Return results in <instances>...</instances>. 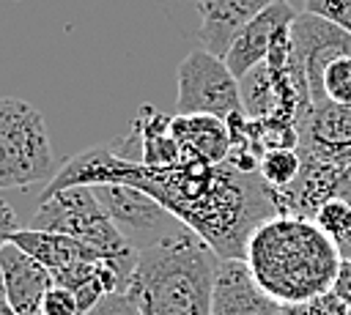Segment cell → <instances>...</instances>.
I'll list each match as a JSON object with an SVG mask.
<instances>
[{"instance_id":"obj_24","label":"cell","mask_w":351,"mask_h":315,"mask_svg":"<svg viewBox=\"0 0 351 315\" xmlns=\"http://www.w3.org/2000/svg\"><path fill=\"white\" fill-rule=\"evenodd\" d=\"M19 219H16V211L0 197V249L11 244V238L19 233Z\"/></svg>"},{"instance_id":"obj_11","label":"cell","mask_w":351,"mask_h":315,"mask_svg":"<svg viewBox=\"0 0 351 315\" xmlns=\"http://www.w3.org/2000/svg\"><path fill=\"white\" fill-rule=\"evenodd\" d=\"M211 315H282V304L255 285L241 257H225L217 268Z\"/></svg>"},{"instance_id":"obj_15","label":"cell","mask_w":351,"mask_h":315,"mask_svg":"<svg viewBox=\"0 0 351 315\" xmlns=\"http://www.w3.org/2000/svg\"><path fill=\"white\" fill-rule=\"evenodd\" d=\"M173 137L178 140L181 159H195L206 164H222L230 153L228 123L203 112H178L170 118Z\"/></svg>"},{"instance_id":"obj_10","label":"cell","mask_w":351,"mask_h":315,"mask_svg":"<svg viewBox=\"0 0 351 315\" xmlns=\"http://www.w3.org/2000/svg\"><path fill=\"white\" fill-rule=\"evenodd\" d=\"M170 118L173 115H165L145 104L134 115L129 137H123L121 142H110L112 151L123 159L143 162L145 167H170L181 162V148L178 140L173 137Z\"/></svg>"},{"instance_id":"obj_18","label":"cell","mask_w":351,"mask_h":315,"mask_svg":"<svg viewBox=\"0 0 351 315\" xmlns=\"http://www.w3.org/2000/svg\"><path fill=\"white\" fill-rule=\"evenodd\" d=\"M324 99L335 104H351V55L335 58L324 71Z\"/></svg>"},{"instance_id":"obj_4","label":"cell","mask_w":351,"mask_h":315,"mask_svg":"<svg viewBox=\"0 0 351 315\" xmlns=\"http://www.w3.org/2000/svg\"><path fill=\"white\" fill-rule=\"evenodd\" d=\"M55 173L44 115L25 99L0 96V189L49 184Z\"/></svg>"},{"instance_id":"obj_9","label":"cell","mask_w":351,"mask_h":315,"mask_svg":"<svg viewBox=\"0 0 351 315\" xmlns=\"http://www.w3.org/2000/svg\"><path fill=\"white\" fill-rule=\"evenodd\" d=\"M299 156L348 170L351 167V104H335V101L313 104L307 118L299 126Z\"/></svg>"},{"instance_id":"obj_19","label":"cell","mask_w":351,"mask_h":315,"mask_svg":"<svg viewBox=\"0 0 351 315\" xmlns=\"http://www.w3.org/2000/svg\"><path fill=\"white\" fill-rule=\"evenodd\" d=\"M304 11L351 33V0H304Z\"/></svg>"},{"instance_id":"obj_3","label":"cell","mask_w":351,"mask_h":315,"mask_svg":"<svg viewBox=\"0 0 351 315\" xmlns=\"http://www.w3.org/2000/svg\"><path fill=\"white\" fill-rule=\"evenodd\" d=\"M219 255L189 227L137 249L126 293L143 315H211Z\"/></svg>"},{"instance_id":"obj_13","label":"cell","mask_w":351,"mask_h":315,"mask_svg":"<svg viewBox=\"0 0 351 315\" xmlns=\"http://www.w3.org/2000/svg\"><path fill=\"white\" fill-rule=\"evenodd\" d=\"M0 268L5 282V301L19 315H41V301L55 285L47 266H41L16 244H8L0 249Z\"/></svg>"},{"instance_id":"obj_23","label":"cell","mask_w":351,"mask_h":315,"mask_svg":"<svg viewBox=\"0 0 351 315\" xmlns=\"http://www.w3.org/2000/svg\"><path fill=\"white\" fill-rule=\"evenodd\" d=\"M332 293L351 310V257H343L340 266H337V274H335V285H332Z\"/></svg>"},{"instance_id":"obj_5","label":"cell","mask_w":351,"mask_h":315,"mask_svg":"<svg viewBox=\"0 0 351 315\" xmlns=\"http://www.w3.org/2000/svg\"><path fill=\"white\" fill-rule=\"evenodd\" d=\"M30 227L71 236L121 263L134 266L137 260V249L123 238V233L107 216L90 186H66L47 197H38V208L33 214Z\"/></svg>"},{"instance_id":"obj_2","label":"cell","mask_w":351,"mask_h":315,"mask_svg":"<svg viewBox=\"0 0 351 315\" xmlns=\"http://www.w3.org/2000/svg\"><path fill=\"white\" fill-rule=\"evenodd\" d=\"M340 260L335 241L313 219L293 214L269 216L244 247V263L255 285L282 307L332 293Z\"/></svg>"},{"instance_id":"obj_21","label":"cell","mask_w":351,"mask_h":315,"mask_svg":"<svg viewBox=\"0 0 351 315\" xmlns=\"http://www.w3.org/2000/svg\"><path fill=\"white\" fill-rule=\"evenodd\" d=\"M41 315H80V307H77V299L69 288H60V285H52L41 301Z\"/></svg>"},{"instance_id":"obj_28","label":"cell","mask_w":351,"mask_h":315,"mask_svg":"<svg viewBox=\"0 0 351 315\" xmlns=\"http://www.w3.org/2000/svg\"><path fill=\"white\" fill-rule=\"evenodd\" d=\"M346 315H351V310H348V312H346Z\"/></svg>"},{"instance_id":"obj_17","label":"cell","mask_w":351,"mask_h":315,"mask_svg":"<svg viewBox=\"0 0 351 315\" xmlns=\"http://www.w3.org/2000/svg\"><path fill=\"white\" fill-rule=\"evenodd\" d=\"M302 170V156L293 148H277V151H266L258 167V175L263 178L266 186L271 189H285L296 181Z\"/></svg>"},{"instance_id":"obj_22","label":"cell","mask_w":351,"mask_h":315,"mask_svg":"<svg viewBox=\"0 0 351 315\" xmlns=\"http://www.w3.org/2000/svg\"><path fill=\"white\" fill-rule=\"evenodd\" d=\"M85 315H143V310H140V304L129 293H107Z\"/></svg>"},{"instance_id":"obj_25","label":"cell","mask_w":351,"mask_h":315,"mask_svg":"<svg viewBox=\"0 0 351 315\" xmlns=\"http://www.w3.org/2000/svg\"><path fill=\"white\" fill-rule=\"evenodd\" d=\"M337 197H343L346 203H351V167L343 173V181H340V189H337Z\"/></svg>"},{"instance_id":"obj_27","label":"cell","mask_w":351,"mask_h":315,"mask_svg":"<svg viewBox=\"0 0 351 315\" xmlns=\"http://www.w3.org/2000/svg\"><path fill=\"white\" fill-rule=\"evenodd\" d=\"M0 301H5V282H3V268H0Z\"/></svg>"},{"instance_id":"obj_16","label":"cell","mask_w":351,"mask_h":315,"mask_svg":"<svg viewBox=\"0 0 351 315\" xmlns=\"http://www.w3.org/2000/svg\"><path fill=\"white\" fill-rule=\"evenodd\" d=\"M313 222L321 233H326L335 241L343 257H351V203H346L343 197H332L318 208Z\"/></svg>"},{"instance_id":"obj_6","label":"cell","mask_w":351,"mask_h":315,"mask_svg":"<svg viewBox=\"0 0 351 315\" xmlns=\"http://www.w3.org/2000/svg\"><path fill=\"white\" fill-rule=\"evenodd\" d=\"M178 110L203 112L214 118H230L241 110L239 77L228 68L225 58H217L206 49H192L178 63Z\"/></svg>"},{"instance_id":"obj_20","label":"cell","mask_w":351,"mask_h":315,"mask_svg":"<svg viewBox=\"0 0 351 315\" xmlns=\"http://www.w3.org/2000/svg\"><path fill=\"white\" fill-rule=\"evenodd\" d=\"M346 312H348V307L335 293H324V296L304 301V304L282 307V315H346Z\"/></svg>"},{"instance_id":"obj_26","label":"cell","mask_w":351,"mask_h":315,"mask_svg":"<svg viewBox=\"0 0 351 315\" xmlns=\"http://www.w3.org/2000/svg\"><path fill=\"white\" fill-rule=\"evenodd\" d=\"M0 315H19L8 301H0Z\"/></svg>"},{"instance_id":"obj_14","label":"cell","mask_w":351,"mask_h":315,"mask_svg":"<svg viewBox=\"0 0 351 315\" xmlns=\"http://www.w3.org/2000/svg\"><path fill=\"white\" fill-rule=\"evenodd\" d=\"M277 0H197L200 49L225 58L236 33Z\"/></svg>"},{"instance_id":"obj_7","label":"cell","mask_w":351,"mask_h":315,"mask_svg":"<svg viewBox=\"0 0 351 315\" xmlns=\"http://www.w3.org/2000/svg\"><path fill=\"white\" fill-rule=\"evenodd\" d=\"M90 189L134 249H143L181 227V222L143 189H134L129 184H93Z\"/></svg>"},{"instance_id":"obj_1","label":"cell","mask_w":351,"mask_h":315,"mask_svg":"<svg viewBox=\"0 0 351 315\" xmlns=\"http://www.w3.org/2000/svg\"><path fill=\"white\" fill-rule=\"evenodd\" d=\"M129 184L151 194L184 227L197 233L222 260L241 257L252 230L274 216L271 192L258 173H241L230 162L206 164L181 159L170 167H145L123 159L112 145H93L58 167L41 197L66 186Z\"/></svg>"},{"instance_id":"obj_12","label":"cell","mask_w":351,"mask_h":315,"mask_svg":"<svg viewBox=\"0 0 351 315\" xmlns=\"http://www.w3.org/2000/svg\"><path fill=\"white\" fill-rule=\"evenodd\" d=\"M293 16H296V11L291 8L288 0H277L269 8H263L252 22H247L236 33V38H233V44H230V49L225 55L228 68L241 79L250 68L263 63L269 49H271V44H274V36L282 27H288L293 22Z\"/></svg>"},{"instance_id":"obj_8","label":"cell","mask_w":351,"mask_h":315,"mask_svg":"<svg viewBox=\"0 0 351 315\" xmlns=\"http://www.w3.org/2000/svg\"><path fill=\"white\" fill-rule=\"evenodd\" d=\"M291 41H293L296 60L304 71L313 104L326 101L324 99V71L335 58L351 55V33L340 30L337 25H332L310 11H302L291 22Z\"/></svg>"}]
</instances>
